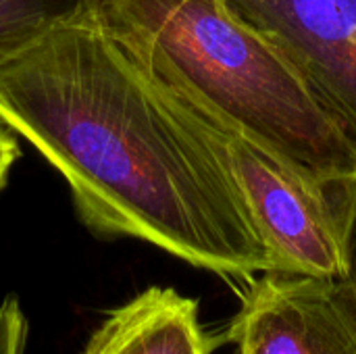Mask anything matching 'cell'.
<instances>
[{"mask_svg":"<svg viewBox=\"0 0 356 354\" xmlns=\"http://www.w3.org/2000/svg\"><path fill=\"white\" fill-rule=\"evenodd\" d=\"M0 121L67 182L81 223L223 277L273 271L202 121L100 21H58L0 63Z\"/></svg>","mask_w":356,"mask_h":354,"instance_id":"obj_1","label":"cell"},{"mask_svg":"<svg viewBox=\"0 0 356 354\" xmlns=\"http://www.w3.org/2000/svg\"><path fill=\"white\" fill-rule=\"evenodd\" d=\"M94 10L188 106L257 138L355 213L356 150L292 65L225 0H96Z\"/></svg>","mask_w":356,"mask_h":354,"instance_id":"obj_2","label":"cell"},{"mask_svg":"<svg viewBox=\"0 0 356 354\" xmlns=\"http://www.w3.org/2000/svg\"><path fill=\"white\" fill-rule=\"evenodd\" d=\"M190 111L202 121L232 171L271 255L273 271L344 277L353 215L257 138L192 106Z\"/></svg>","mask_w":356,"mask_h":354,"instance_id":"obj_3","label":"cell"},{"mask_svg":"<svg viewBox=\"0 0 356 354\" xmlns=\"http://www.w3.org/2000/svg\"><path fill=\"white\" fill-rule=\"evenodd\" d=\"M234 354H356V282L265 271L229 323Z\"/></svg>","mask_w":356,"mask_h":354,"instance_id":"obj_4","label":"cell"},{"mask_svg":"<svg viewBox=\"0 0 356 354\" xmlns=\"http://www.w3.org/2000/svg\"><path fill=\"white\" fill-rule=\"evenodd\" d=\"M292 65L356 150V0H225Z\"/></svg>","mask_w":356,"mask_h":354,"instance_id":"obj_5","label":"cell"},{"mask_svg":"<svg viewBox=\"0 0 356 354\" xmlns=\"http://www.w3.org/2000/svg\"><path fill=\"white\" fill-rule=\"evenodd\" d=\"M213 340L198 321V303L152 286L115 309L83 354H209Z\"/></svg>","mask_w":356,"mask_h":354,"instance_id":"obj_6","label":"cell"},{"mask_svg":"<svg viewBox=\"0 0 356 354\" xmlns=\"http://www.w3.org/2000/svg\"><path fill=\"white\" fill-rule=\"evenodd\" d=\"M94 4L96 0H0V63L48 27Z\"/></svg>","mask_w":356,"mask_h":354,"instance_id":"obj_7","label":"cell"},{"mask_svg":"<svg viewBox=\"0 0 356 354\" xmlns=\"http://www.w3.org/2000/svg\"><path fill=\"white\" fill-rule=\"evenodd\" d=\"M27 317L15 294L0 303V354H23L27 344Z\"/></svg>","mask_w":356,"mask_h":354,"instance_id":"obj_8","label":"cell"},{"mask_svg":"<svg viewBox=\"0 0 356 354\" xmlns=\"http://www.w3.org/2000/svg\"><path fill=\"white\" fill-rule=\"evenodd\" d=\"M19 159V144L17 138L13 136V131L0 121V190L6 184L8 171L15 165V161Z\"/></svg>","mask_w":356,"mask_h":354,"instance_id":"obj_9","label":"cell"},{"mask_svg":"<svg viewBox=\"0 0 356 354\" xmlns=\"http://www.w3.org/2000/svg\"><path fill=\"white\" fill-rule=\"evenodd\" d=\"M348 275L356 282V209L348 230Z\"/></svg>","mask_w":356,"mask_h":354,"instance_id":"obj_10","label":"cell"}]
</instances>
